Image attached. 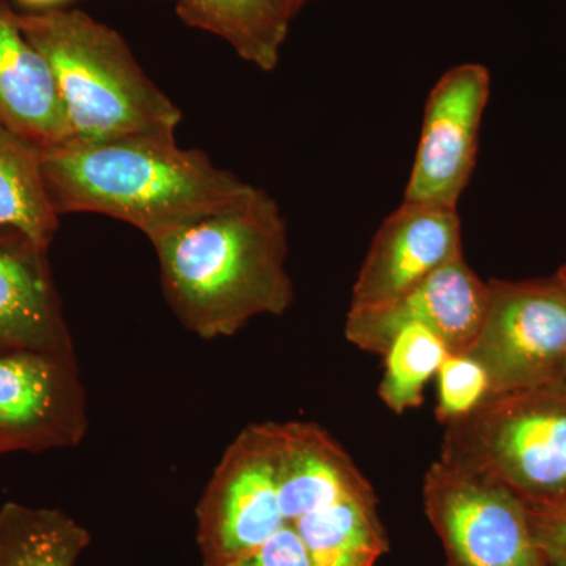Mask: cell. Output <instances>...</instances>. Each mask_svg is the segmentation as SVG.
Returning a JSON list of instances; mask_svg holds the SVG:
<instances>
[{"label": "cell", "mask_w": 566, "mask_h": 566, "mask_svg": "<svg viewBox=\"0 0 566 566\" xmlns=\"http://www.w3.org/2000/svg\"><path fill=\"white\" fill-rule=\"evenodd\" d=\"M560 382H562V385H564L566 387V367H565L564 376H562Z\"/></svg>", "instance_id": "cell-24"}, {"label": "cell", "mask_w": 566, "mask_h": 566, "mask_svg": "<svg viewBox=\"0 0 566 566\" xmlns=\"http://www.w3.org/2000/svg\"><path fill=\"white\" fill-rule=\"evenodd\" d=\"M490 96L491 74L482 63H461L439 77L424 103L406 202L458 207L474 175Z\"/></svg>", "instance_id": "cell-8"}, {"label": "cell", "mask_w": 566, "mask_h": 566, "mask_svg": "<svg viewBox=\"0 0 566 566\" xmlns=\"http://www.w3.org/2000/svg\"><path fill=\"white\" fill-rule=\"evenodd\" d=\"M273 422L244 428L223 453L197 505L203 566H232L282 527Z\"/></svg>", "instance_id": "cell-7"}, {"label": "cell", "mask_w": 566, "mask_h": 566, "mask_svg": "<svg viewBox=\"0 0 566 566\" xmlns=\"http://www.w3.org/2000/svg\"><path fill=\"white\" fill-rule=\"evenodd\" d=\"M175 10L188 28L219 36L255 69H277L290 21L273 0H177Z\"/></svg>", "instance_id": "cell-14"}, {"label": "cell", "mask_w": 566, "mask_h": 566, "mask_svg": "<svg viewBox=\"0 0 566 566\" xmlns=\"http://www.w3.org/2000/svg\"><path fill=\"white\" fill-rule=\"evenodd\" d=\"M436 376L439 381L436 417L446 424L471 415L491 394L485 368L465 354H449Z\"/></svg>", "instance_id": "cell-18"}, {"label": "cell", "mask_w": 566, "mask_h": 566, "mask_svg": "<svg viewBox=\"0 0 566 566\" xmlns=\"http://www.w3.org/2000/svg\"><path fill=\"white\" fill-rule=\"evenodd\" d=\"M0 122L43 150L71 139L50 65L7 0H0Z\"/></svg>", "instance_id": "cell-13"}, {"label": "cell", "mask_w": 566, "mask_h": 566, "mask_svg": "<svg viewBox=\"0 0 566 566\" xmlns=\"http://www.w3.org/2000/svg\"><path fill=\"white\" fill-rule=\"evenodd\" d=\"M463 253L457 208L403 200L382 221L368 248L349 311L397 300Z\"/></svg>", "instance_id": "cell-11"}, {"label": "cell", "mask_w": 566, "mask_h": 566, "mask_svg": "<svg viewBox=\"0 0 566 566\" xmlns=\"http://www.w3.org/2000/svg\"><path fill=\"white\" fill-rule=\"evenodd\" d=\"M87 430L76 354L0 349V455L70 449Z\"/></svg>", "instance_id": "cell-9"}, {"label": "cell", "mask_w": 566, "mask_h": 566, "mask_svg": "<svg viewBox=\"0 0 566 566\" xmlns=\"http://www.w3.org/2000/svg\"><path fill=\"white\" fill-rule=\"evenodd\" d=\"M164 296L189 333L232 337L294 301L289 229L277 200L255 188L237 203L151 241Z\"/></svg>", "instance_id": "cell-2"}, {"label": "cell", "mask_w": 566, "mask_h": 566, "mask_svg": "<svg viewBox=\"0 0 566 566\" xmlns=\"http://www.w3.org/2000/svg\"><path fill=\"white\" fill-rule=\"evenodd\" d=\"M232 566H315L303 538L292 524L282 527L255 553Z\"/></svg>", "instance_id": "cell-19"}, {"label": "cell", "mask_w": 566, "mask_h": 566, "mask_svg": "<svg viewBox=\"0 0 566 566\" xmlns=\"http://www.w3.org/2000/svg\"><path fill=\"white\" fill-rule=\"evenodd\" d=\"M556 274L558 275V277L562 279V281H564V283L566 285V262L564 264H562L560 268H558V271Z\"/></svg>", "instance_id": "cell-23"}, {"label": "cell", "mask_w": 566, "mask_h": 566, "mask_svg": "<svg viewBox=\"0 0 566 566\" xmlns=\"http://www.w3.org/2000/svg\"><path fill=\"white\" fill-rule=\"evenodd\" d=\"M43 148L0 122V226L50 249L59 230L41 170Z\"/></svg>", "instance_id": "cell-15"}, {"label": "cell", "mask_w": 566, "mask_h": 566, "mask_svg": "<svg viewBox=\"0 0 566 566\" xmlns=\"http://www.w3.org/2000/svg\"><path fill=\"white\" fill-rule=\"evenodd\" d=\"M41 170L59 218L107 216L139 230L150 243L237 203L253 189L203 150L180 147L177 134L70 139L43 150Z\"/></svg>", "instance_id": "cell-1"}, {"label": "cell", "mask_w": 566, "mask_h": 566, "mask_svg": "<svg viewBox=\"0 0 566 566\" xmlns=\"http://www.w3.org/2000/svg\"><path fill=\"white\" fill-rule=\"evenodd\" d=\"M91 534L57 509L7 502L0 509V566H76Z\"/></svg>", "instance_id": "cell-16"}, {"label": "cell", "mask_w": 566, "mask_h": 566, "mask_svg": "<svg viewBox=\"0 0 566 566\" xmlns=\"http://www.w3.org/2000/svg\"><path fill=\"white\" fill-rule=\"evenodd\" d=\"M48 62L69 118L71 139L177 134L182 112L145 73L120 33L82 10L20 13Z\"/></svg>", "instance_id": "cell-3"}, {"label": "cell", "mask_w": 566, "mask_h": 566, "mask_svg": "<svg viewBox=\"0 0 566 566\" xmlns=\"http://www.w3.org/2000/svg\"><path fill=\"white\" fill-rule=\"evenodd\" d=\"M48 252L21 230L0 226V349L76 354Z\"/></svg>", "instance_id": "cell-12"}, {"label": "cell", "mask_w": 566, "mask_h": 566, "mask_svg": "<svg viewBox=\"0 0 566 566\" xmlns=\"http://www.w3.org/2000/svg\"><path fill=\"white\" fill-rule=\"evenodd\" d=\"M63 2H66V0H17V3H20L21 7H24V9L29 11L57 9Z\"/></svg>", "instance_id": "cell-22"}, {"label": "cell", "mask_w": 566, "mask_h": 566, "mask_svg": "<svg viewBox=\"0 0 566 566\" xmlns=\"http://www.w3.org/2000/svg\"><path fill=\"white\" fill-rule=\"evenodd\" d=\"M439 461L504 488L528 510L566 504V387L488 395L447 423Z\"/></svg>", "instance_id": "cell-4"}, {"label": "cell", "mask_w": 566, "mask_h": 566, "mask_svg": "<svg viewBox=\"0 0 566 566\" xmlns=\"http://www.w3.org/2000/svg\"><path fill=\"white\" fill-rule=\"evenodd\" d=\"M488 296V282L469 266L463 253L397 300L348 311L345 335L363 352L385 356L395 335L417 324L438 335L450 354H465L482 329Z\"/></svg>", "instance_id": "cell-10"}, {"label": "cell", "mask_w": 566, "mask_h": 566, "mask_svg": "<svg viewBox=\"0 0 566 566\" xmlns=\"http://www.w3.org/2000/svg\"><path fill=\"white\" fill-rule=\"evenodd\" d=\"M444 342L423 326H406L385 354L386 368L378 395L395 415L423 403V389L449 356Z\"/></svg>", "instance_id": "cell-17"}, {"label": "cell", "mask_w": 566, "mask_h": 566, "mask_svg": "<svg viewBox=\"0 0 566 566\" xmlns=\"http://www.w3.org/2000/svg\"><path fill=\"white\" fill-rule=\"evenodd\" d=\"M423 504L447 566H546L527 506L504 488L438 460Z\"/></svg>", "instance_id": "cell-6"}, {"label": "cell", "mask_w": 566, "mask_h": 566, "mask_svg": "<svg viewBox=\"0 0 566 566\" xmlns=\"http://www.w3.org/2000/svg\"><path fill=\"white\" fill-rule=\"evenodd\" d=\"M286 21L292 22L312 0H273Z\"/></svg>", "instance_id": "cell-21"}, {"label": "cell", "mask_w": 566, "mask_h": 566, "mask_svg": "<svg viewBox=\"0 0 566 566\" xmlns=\"http://www.w3.org/2000/svg\"><path fill=\"white\" fill-rule=\"evenodd\" d=\"M482 329L465 356L485 368L491 394L560 382L566 367V285L557 274L488 281Z\"/></svg>", "instance_id": "cell-5"}, {"label": "cell", "mask_w": 566, "mask_h": 566, "mask_svg": "<svg viewBox=\"0 0 566 566\" xmlns=\"http://www.w3.org/2000/svg\"><path fill=\"white\" fill-rule=\"evenodd\" d=\"M528 516L546 566H566V504L528 510Z\"/></svg>", "instance_id": "cell-20"}]
</instances>
